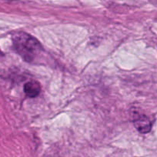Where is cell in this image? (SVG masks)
Segmentation results:
<instances>
[{
	"label": "cell",
	"mask_w": 157,
	"mask_h": 157,
	"mask_svg": "<svg viewBox=\"0 0 157 157\" xmlns=\"http://www.w3.org/2000/svg\"><path fill=\"white\" fill-rule=\"evenodd\" d=\"M15 49L25 61H32L41 49V45L36 38L25 33H16L13 38Z\"/></svg>",
	"instance_id": "cell-1"
},
{
	"label": "cell",
	"mask_w": 157,
	"mask_h": 157,
	"mask_svg": "<svg viewBox=\"0 0 157 157\" xmlns=\"http://www.w3.org/2000/svg\"><path fill=\"white\" fill-rule=\"evenodd\" d=\"M132 121L136 129L141 133H147L151 130L152 123L146 116L140 114L139 112L133 110L132 114Z\"/></svg>",
	"instance_id": "cell-2"
},
{
	"label": "cell",
	"mask_w": 157,
	"mask_h": 157,
	"mask_svg": "<svg viewBox=\"0 0 157 157\" xmlns=\"http://www.w3.org/2000/svg\"><path fill=\"white\" fill-rule=\"evenodd\" d=\"M41 86L36 81H30L24 86V91L25 94L30 98H35L40 93Z\"/></svg>",
	"instance_id": "cell-3"
}]
</instances>
